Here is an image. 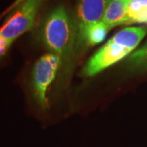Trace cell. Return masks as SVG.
<instances>
[{"label":"cell","instance_id":"6da1fadb","mask_svg":"<svg viewBox=\"0 0 147 147\" xmlns=\"http://www.w3.org/2000/svg\"><path fill=\"white\" fill-rule=\"evenodd\" d=\"M76 38V25L64 7L59 6L49 13L41 30V40L49 51L61 61H66L71 55Z\"/></svg>","mask_w":147,"mask_h":147},{"label":"cell","instance_id":"7a4b0ae2","mask_svg":"<svg viewBox=\"0 0 147 147\" xmlns=\"http://www.w3.org/2000/svg\"><path fill=\"white\" fill-rule=\"evenodd\" d=\"M61 59L54 53H47L34 63L30 77L33 99L41 109L47 105V92L56 75Z\"/></svg>","mask_w":147,"mask_h":147},{"label":"cell","instance_id":"3957f363","mask_svg":"<svg viewBox=\"0 0 147 147\" xmlns=\"http://www.w3.org/2000/svg\"><path fill=\"white\" fill-rule=\"evenodd\" d=\"M43 0H27L17 7L0 27V38L9 45L18 37L31 30Z\"/></svg>","mask_w":147,"mask_h":147},{"label":"cell","instance_id":"277c9868","mask_svg":"<svg viewBox=\"0 0 147 147\" xmlns=\"http://www.w3.org/2000/svg\"><path fill=\"white\" fill-rule=\"evenodd\" d=\"M131 52L132 51L123 46L112 37L90 58L85 65L82 74L87 77L94 76L121 61Z\"/></svg>","mask_w":147,"mask_h":147},{"label":"cell","instance_id":"5b68a950","mask_svg":"<svg viewBox=\"0 0 147 147\" xmlns=\"http://www.w3.org/2000/svg\"><path fill=\"white\" fill-rule=\"evenodd\" d=\"M108 0H80L76 18V42L91 26L102 21Z\"/></svg>","mask_w":147,"mask_h":147},{"label":"cell","instance_id":"8992f818","mask_svg":"<svg viewBox=\"0 0 147 147\" xmlns=\"http://www.w3.org/2000/svg\"><path fill=\"white\" fill-rule=\"evenodd\" d=\"M130 0H108L102 21L110 30L120 25H127V7Z\"/></svg>","mask_w":147,"mask_h":147},{"label":"cell","instance_id":"52a82bcc","mask_svg":"<svg viewBox=\"0 0 147 147\" xmlns=\"http://www.w3.org/2000/svg\"><path fill=\"white\" fill-rule=\"evenodd\" d=\"M145 27H127L115 34L113 38L123 46L133 51L146 34Z\"/></svg>","mask_w":147,"mask_h":147},{"label":"cell","instance_id":"ba28073f","mask_svg":"<svg viewBox=\"0 0 147 147\" xmlns=\"http://www.w3.org/2000/svg\"><path fill=\"white\" fill-rule=\"evenodd\" d=\"M110 28L101 21L91 26L84 32V35L77 42V46L84 44L87 46H94L103 42L105 39Z\"/></svg>","mask_w":147,"mask_h":147},{"label":"cell","instance_id":"9c48e42d","mask_svg":"<svg viewBox=\"0 0 147 147\" xmlns=\"http://www.w3.org/2000/svg\"><path fill=\"white\" fill-rule=\"evenodd\" d=\"M129 66L137 70L147 69V42L128 58Z\"/></svg>","mask_w":147,"mask_h":147},{"label":"cell","instance_id":"30bf717a","mask_svg":"<svg viewBox=\"0 0 147 147\" xmlns=\"http://www.w3.org/2000/svg\"><path fill=\"white\" fill-rule=\"evenodd\" d=\"M131 23H146L147 24V7H142L141 11L131 20Z\"/></svg>","mask_w":147,"mask_h":147},{"label":"cell","instance_id":"8fae6325","mask_svg":"<svg viewBox=\"0 0 147 147\" xmlns=\"http://www.w3.org/2000/svg\"><path fill=\"white\" fill-rule=\"evenodd\" d=\"M26 1H27V0H15V2L11 4V5L7 8V9H6L3 12V14L1 15L0 16H3V15H5V14H7V13H8L9 11H11V10H13V9H16L17 7H19V6L21 5V3H23L24 2H26Z\"/></svg>","mask_w":147,"mask_h":147},{"label":"cell","instance_id":"7c38bea8","mask_svg":"<svg viewBox=\"0 0 147 147\" xmlns=\"http://www.w3.org/2000/svg\"><path fill=\"white\" fill-rule=\"evenodd\" d=\"M9 47H10V45L7 42L0 38V57L3 56L7 53Z\"/></svg>","mask_w":147,"mask_h":147},{"label":"cell","instance_id":"4fadbf2b","mask_svg":"<svg viewBox=\"0 0 147 147\" xmlns=\"http://www.w3.org/2000/svg\"><path fill=\"white\" fill-rule=\"evenodd\" d=\"M130 1H134V2H137L140 4H142L144 7H147V0H130Z\"/></svg>","mask_w":147,"mask_h":147}]
</instances>
